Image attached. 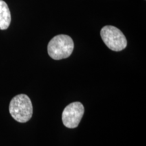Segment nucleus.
<instances>
[{
    "label": "nucleus",
    "mask_w": 146,
    "mask_h": 146,
    "mask_svg": "<svg viewBox=\"0 0 146 146\" xmlns=\"http://www.w3.org/2000/svg\"><path fill=\"white\" fill-rule=\"evenodd\" d=\"M11 14L8 5L3 0H0V30H5L10 26Z\"/></svg>",
    "instance_id": "obj_5"
},
{
    "label": "nucleus",
    "mask_w": 146,
    "mask_h": 146,
    "mask_svg": "<svg viewBox=\"0 0 146 146\" xmlns=\"http://www.w3.org/2000/svg\"><path fill=\"white\" fill-rule=\"evenodd\" d=\"M85 109L81 102L71 103L65 108L62 114L64 125L69 129H74L79 125L83 118Z\"/></svg>",
    "instance_id": "obj_4"
},
{
    "label": "nucleus",
    "mask_w": 146,
    "mask_h": 146,
    "mask_svg": "<svg viewBox=\"0 0 146 146\" xmlns=\"http://www.w3.org/2000/svg\"><path fill=\"white\" fill-rule=\"evenodd\" d=\"M102 39L106 45L114 52H120L126 48L127 41L120 29L113 26H105L100 31Z\"/></svg>",
    "instance_id": "obj_3"
},
{
    "label": "nucleus",
    "mask_w": 146,
    "mask_h": 146,
    "mask_svg": "<svg viewBox=\"0 0 146 146\" xmlns=\"http://www.w3.org/2000/svg\"><path fill=\"white\" fill-rule=\"evenodd\" d=\"M33 105L30 98L25 94H19L10 101L9 111L12 117L18 123H25L32 117Z\"/></svg>",
    "instance_id": "obj_1"
},
{
    "label": "nucleus",
    "mask_w": 146,
    "mask_h": 146,
    "mask_svg": "<svg viewBox=\"0 0 146 146\" xmlns=\"http://www.w3.org/2000/svg\"><path fill=\"white\" fill-rule=\"evenodd\" d=\"M74 50V42L70 36L59 35L49 42L47 52L52 59L60 60L68 58Z\"/></svg>",
    "instance_id": "obj_2"
}]
</instances>
